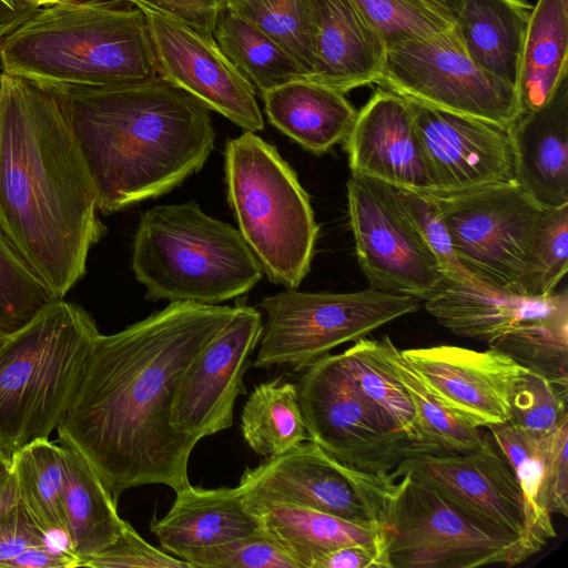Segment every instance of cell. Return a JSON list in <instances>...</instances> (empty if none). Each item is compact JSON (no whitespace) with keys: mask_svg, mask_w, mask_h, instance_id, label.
Returning <instances> with one entry per match:
<instances>
[{"mask_svg":"<svg viewBox=\"0 0 568 568\" xmlns=\"http://www.w3.org/2000/svg\"><path fill=\"white\" fill-rule=\"evenodd\" d=\"M437 9L442 10L450 18L456 19L462 7L463 0H425Z\"/></svg>","mask_w":568,"mask_h":568,"instance_id":"f5cc1de1","label":"cell"},{"mask_svg":"<svg viewBox=\"0 0 568 568\" xmlns=\"http://www.w3.org/2000/svg\"><path fill=\"white\" fill-rule=\"evenodd\" d=\"M315 33L310 80L346 93L377 83L386 48L353 0H306Z\"/></svg>","mask_w":568,"mask_h":568,"instance_id":"7402d4cb","label":"cell"},{"mask_svg":"<svg viewBox=\"0 0 568 568\" xmlns=\"http://www.w3.org/2000/svg\"><path fill=\"white\" fill-rule=\"evenodd\" d=\"M7 337H8V336H7ZM7 337H6V336H0V347L2 346V344L4 343V341H6V338H7Z\"/></svg>","mask_w":568,"mask_h":568,"instance_id":"9f6ffc18","label":"cell"},{"mask_svg":"<svg viewBox=\"0 0 568 568\" xmlns=\"http://www.w3.org/2000/svg\"><path fill=\"white\" fill-rule=\"evenodd\" d=\"M226 9L281 45L311 79L315 33L306 0H227Z\"/></svg>","mask_w":568,"mask_h":568,"instance_id":"8d00e7d4","label":"cell"},{"mask_svg":"<svg viewBox=\"0 0 568 568\" xmlns=\"http://www.w3.org/2000/svg\"><path fill=\"white\" fill-rule=\"evenodd\" d=\"M344 145L352 174L422 192L438 190L408 101L390 90H376L357 111Z\"/></svg>","mask_w":568,"mask_h":568,"instance_id":"ffe728a7","label":"cell"},{"mask_svg":"<svg viewBox=\"0 0 568 568\" xmlns=\"http://www.w3.org/2000/svg\"><path fill=\"white\" fill-rule=\"evenodd\" d=\"M142 11L164 78L244 131L264 129L254 87L214 38L155 11Z\"/></svg>","mask_w":568,"mask_h":568,"instance_id":"e0dca14e","label":"cell"},{"mask_svg":"<svg viewBox=\"0 0 568 568\" xmlns=\"http://www.w3.org/2000/svg\"><path fill=\"white\" fill-rule=\"evenodd\" d=\"M382 525L390 568L510 567L545 547L470 514L410 473L387 484Z\"/></svg>","mask_w":568,"mask_h":568,"instance_id":"ba28073f","label":"cell"},{"mask_svg":"<svg viewBox=\"0 0 568 568\" xmlns=\"http://www.w3.org/2000/svg\"><path fill=\"white\" fill-rule=\"evenodd\" d=\"M192 568H297L262 530L220 545L184 552Z\"/></svg>","mask_w":568,"mask_h":568,"instance_id":"b9f144b4","label":"cell"},{"mask_svg":"<svg viewBox=\"0 0 568 568\" xmlns=\"http://www.w3.org/2000/svg\"><path fill=\"white\" fill-rule=\"evenodd\" d=\"M11 474L19 504L33 523L49 536L57 534L65 538L62 445L49 438L28 444L11 456Z\"/></svg>","mask_w":568,"mask_h":568,"instance_id":"f546056e","label":"cell"},{"mask_svg":"<svg viewBox=\"0 0 568 568\" xmlns=\"http://www.w3.org/2000/svg\"><path fill=\"white\" fill-rule=\"evenodd\" d=\"M501 455L511 467L525 498L528 527L547 544L556 537L551 514L546 507V466L549 435L537 437L507 422L487 426Z\"/></svg>","mask_w":568,"mask_h":568,"instance_id":"e575fe53","label":"cell"},{"mask_svg":"<svg viewBox=\"0 0 568 568\" xmlns=\"http://www.w3.org/2000/svg\"><path fill=\"white\" fill-rule=\"evenodd\" d=\"M386 50L455 27L448 14L425 0H353Z\"/></svg>","mask_w":568,"mask_h":568,"instance_id":"f35d334b","label":"cell"},{"mask_svg":"<svg viewBox=\"0 0 568 568\" xmlns=\"http://www.w3.org/2000/svg\"><path fill=\"white\" fill-rule=\"evenodd\" d=\"M382 355L413 403L423 437L432 450L464 453L477 449L486 436L446 408L422 382L388 336L379 341Z\"/></svg>","mask_w":568,"mask_h":568,"instance_id":"836d02e7","label":"cell"},{"mask_svg":"<svg viewBox=\"0 0 568 568\" xmlns=\"http://www.w3.org/2000/svg\"><path fill=\"white\" fill-rule=\"evenodd\" d=\"M393 186L397 205L417 237L435 257L444 276L474 278L459 263L443 213L429 192Z\"/></svg>","mask_w":568,"mask_h":568,"instance_id":"60d3db41","label":"cell"},{"mask_svg":"<svg viewBox=\"0 0 568 568\" xmlns=\"http://www.w3.org/2000/svg\"><path fill=\"white\" fill-rule=\"evenodd\" d=\"M515 183L545 209L568 205V78L542 108L508 128Z\"/></svg>","mask_w":568,"mask_h":568,"instance_id":"603a6c76","label":"cell"},{"mask_svg":"<svg viewBox=\"0 0 568 568\" xmlns=\"http://www.w3.org/2000/svg\"><path fill=\"white\" fill-rule=\"evenodd\" d=\"M406 100L437 192L515 183V154L507 128Z\"/></svg>","mask_w":568,"mask_h":568,"instance_id":"ac0fdd59","label":"cell"},{"mask_svg":"<svg viewBox=\"0 0 568 568\" xmlns=\"http://www.w3.org/2000/svg\"><path fill=\"white\" fill-rule=\"evenodd\" d=\"M39 8L26 0H0V42Z\"/></svg>","mask_w":568,"mask_h":568,"instance_id":"f907efd6","label":"cell"},{"mask_svg":"<svg viewBox=\"0 0 568 568\" xmlns=\"http://www.w3.org/2000/svg\"><path fill=\"white\" fill-rule=\"evenodd\" d=\"M50 540L51 536L38 527L19 504L0 523V568L23 550Z\"/></svg>","mask_w":568,"mask_h":568,"instance_id":"7dc6e473","label":"cell"},{"mask_svg":"<svg viewBox=\"0 0 568 568\" xmlns=\"http://www.w3.org/2000/svg\"><path fill=\"white\" fill-rule=\"evenodd\" d=\"M241 433L248 447L265 458L308 440L296 384L277 377L256 385L241 413Z\"/></svg>","mask_w":568,"mask_h":568,"instance_id":"4dcf8cb0","label":"cell"},{"mask_svg":"<svg viewBox=\"0 0 568 568\" xmlns=\"http://www.w3.org/2000/svg\"><path fill=\"white\" fill-rule=\"evenodd\" d=\"M402 354L436 399L471 426L508 420L511 393L525 367L507 354L490 346L478 352L452 345Z\"/></svg>","mask_w":568,"mask_h":568,"instance_id":"d6986e66","label":"cell"},{"mask_svg":"<svg viewBox=\"0 0 568 568\" xmlns=\"http://www.w3.org/2000/svg\"><path fill=\"white\" fill-rule=\"evenodd\" d=\"M79 567L90 568H192L146 542L126 521L118 539L95 554L80 558Z\"/></svg>","mask_w":568,"mask_h":568,"instance_id":"ee69618b","label":"cell"},{"mask_svg":"<svg viewBox=\"0 0 568 568\" xmlns=\"http://www.w3.org/2000/svg\"><path fill=\"white\" fill-rule=\"evenodd\" d=\"M94 320L59 298L0 347V453L9 458L57 429L94 341Z\"/></svg>","mask_w":568,"mask_h":568,"instance_id":"8992f818","label":"cell"},{"mask_svg":"<svg viewBox=\"0 0 568 568\" xmlns=\"http://www.w3.org/2000/svg\"><path fill=\"white\" fill-rule=\"evenodd\" d=\"M2 71L42 85H110L162 75L145 14L126 0L40 7L0 42Z\"/></svg>","mask_w":568,"mask_h":568,"instance_id":"277c9868","label":"cell"},{"mask_svg":"<svg viewBox=\"0 0 568 568\" xmlns=\"http://www.w3.org/2000/svg\"><path fill=\"white\" fill-rule=\"evenodd\" d=\"M227 200L239 231L273 283L296 288L318 235L310 196L276 148L244 131L225 146Z\"/></svg>","mask_w":568,"mask_h":568,"instance_id":"52a82bcc","label":"cell"},{"mask_svg":"<svg viewBox=\"0 0 568 568\" xmlns=\"http://www.w3.org/2000/svg\"><path fill=\"white\" fill-rule=\"evenodd\" d=\"M567 393L568 385L525 367L511 393L507 423L529 435L546 437L568 420Z\"/></svg>","mask_w":568,"mask_h":568,"instance_id":"ab89813d","label":"cell"},{"mask_svg":"<svg viewBox=\"0 0 568 568\" xmlns=\"http://www.w3.org/2000/svg\"><path fill=\"white\" fill-rule=\"evenodd\" d=\"M94 184L52 94L0 73V227L59 297L105 234Z\"/></svg>","mask_w":568,"mask_h":568,"instance_id":"7a4b0ae2","label":"cell"},{"mask_svg":"<svg viewBox=\"0 0 568 568\" xmlns=\"http://www.w3.org/2000/svg\"><path fill=\"white\" fill-rule=\"evenodd\" d=\"M59 297L0 227V336H9Z\"/></svg>","mask_w":568,"mask_h":568,"instance_id":"74e56055","label":"cell"},{"mask_svg":"<svg viewBox=\"0 0 568 568\" xmlns=\"http://www.w3.org/2000/svg\"><path fill=\"white\" fill-rule=\"evenodd\" d=\"M313 568H390L384 545H349L327 551Z\"/></svg>","mask_w":568,"mask_h":568,"instance_id":"c3c4849f","label":"cell"},{"mask_svg":"<svg viewBox=\"0 0 568 568\" xmlns=\"http://www.w3.org/2000/svg\"><path fill=\"white\" fill-rule=\"evenodd\" d=\"M213 38L260 95L284 83L307 79L281 45L227 9L220 13Z\"/></svg>","mask_w":568,"mask_h":568,"instance_id":"1f68e13d","label":"cell"},{"mask_svg":"<svg viewBox=\"0 0 568 568\" xmlns=\"http://www.w3.org/2000/svg\"><path fill=\"white\" fill-rule=\"evenodd\" d=\"M150 530L165 552H184L220 545L260 531L239 487L205 489L191 484L175 490V499L162 518L150 521Z\"/></svg>","mask_w":568,"mask_h":568,"instance_id":"d4e9b609","label":"cell"},{"mask_svg":"<svg viewBox=\"0 0 568 568\" xmlns=\"http://www.w3.org/2000/svg\"><path fill=\"white\" fill-rule=\"evenodd\" d=\"M404 473L487 523L544 544L528 527L525 498L511 467L487 436L481 447L469 452L415 450L389 475L397 479Z\"/></svg>","mask_w":568,"mask_h":568,"instance_id":"2e32d148","label":"cell"},{"mask_svg":"<svg viewBox=\"0 0 568 568\" xmlns=\"http://www.w3.org/2000/svg\"><path fill=\"white\" fill-rule=\"evenodd\" d=\"M377 84L406 99L507 129L520 114L516 88L468 55L456 26L387 49Z\"/></svg>","mask_w":568,"mask_h":568,"instance_id":"8fae6325","label":"cell"},{"mask_svg":"<svg viewBox=\"0 0 568 568\" xmlns=\"http://www.w3.org/2000/svg\"><path fill=\"white\" fill-rule=\"evenodd\" d=\"M531 10L526 0H463L455 19L468 55L515 88Z\"/></svg>","mask_w":568,"mask_h":568,"instance_id":"4316f807","label":"cell"},{"mask_svg":"<svg viewBox=\"0 0 568 568\" xmlns=\"http://www.w3.org/2000/svg\"><path fill=\"white\" fill-rule=\"evenodd\" d=\"M234 307L170 302L124 329L94 341L58 427L113 499L142 485L187 486L197 444L171 423L175 387L191 362L224 328Z\"/></svg>","mask_w":568,"mask_h":568,"instance_id":"6da1fadb","label":"cell"},{"mask_svg":"<svg viewBox=\"0 0 568 568\" xmlns=\"http://www.w3.org/2000/svg\"><path fill=\"white\" fill-rule=\"evenodd\" d=\"M43 87L74 136L103 215L170 192L199 172L214 148L209 109L163 75Z\"/></svg>","mask_w":568,"mask_h":568,"instance_id":"3957f363","label":"cell"},{"mask_svg":"<svg viewBox=\"0 0 568 568\" xmlns=\"http://www.w3.org/2000/svg\"><path fill=\"white\" fill-rule=\"evenodd\" d=\"M568 2L538 0L525 33L516 91L520 113L546 105L568 78Z\"/></svg>","mask_w":568,"mask_h":568,"instance_id":"83f0119b","label":"cell"},{"mask_svg":"<svg viewBox=\"0 0 568 568\" xmlns=\"http://www.w3.org/2000/svg\"><path fill=\"white\" fill-rule=\"evenodd\" d=\"M296 386L310 439L337 462L388 475L406 456L425 450L390 426L348 375L338 354L306 367Z\"/></svg>","mask_w":568,"mask_h":568,"instance_id":"7c38bea8","label":"cell"},{"mask_svg":"<svg viewBox=\"0 0 568 568\" xmlns=\"http://www.w3.org/2000/svg\"><path fill=\"white\" fill-rule=\"evenodd\" d=\"M392 479L389 474L348 467L308 439L265 458L254 468L247 467L237 486L267 498L383 527L385 491Z\"/></svg>","mask_w":568,"mask_h":568,"instance_id":"5bb4252c","label":"cell"},{"mask_svg":"<svg viewBox=\"0 0 568 568\" xmlns=\"http://www.w3.org/2000/svg\"><path fill=\"white\" fill-rule=\"evenodd\" d=\"M79 564V558L67 546L55 548L49 542L23 550L2 568H77Z\"/></svg>","mask_w":568,"mask_h":568,"instance_id":"681fc988","label":"cell"},{"mask_svg":"<svg viewBox=\"0 0 568 568\" xmlns=\"http://www.w3.org/2000/svg\"><path fill=\"white\" fill-rule=\"evenodd\" d=\"M568 420L549 435L546 466V507L549 514L568 516Z\"/></svg>","mask_w":568,"mask_h":568,"instance_id":"bcb514c9","label":"cell"},{"mask_svg":"<svg viewBox=\"0 0 568 568\" xmlns=\"http://www.w3.org/2000/svg\"><path fill=\"white\" fill-rule=\"evenodd\" d=\"M141 9H149L175 19L205 37L213 38L220 13L227 0H126Z\"/></svg>","mask_w":568,"mask_h":568,"instance_id":"f6af8a7d","label":"cell"},{"mask_svg":"<svg viewBox=\"0 0 568 568\" xmlns=\"http://www.w3.org/2000/svg\"><path fill=\"white\" fill-rule=\"evenodd\" d=\"M535 296L554 293L568 270V205L544 209L535 247Z\"/></svg>","mask_w":568,"mask_h":568,"instance_id":"7bdbcfd3","label":"cell"},{"mask_svg":"<svg viewBox=\"0 0 568 568\" xmlns=\"http://www.w3.org/2000/svg\"><path fill=\"white\" fill-rule=\"evenodd\" d=\"M266 314L256 368L302 371L335 347L356 342L381 326L415 313L413 296L368 288L352 293H304L287 288L261 302Z\"/></svg>","mask_w":568,"mask_h":568,"instance_id":"30bf717a","label":"cell"},{"mask_svg":"<svg viewBox=\"0 0 568 568\" xmlns=\"http://www.w3.org/2000/svg\"><path fill=\"white\" fill-rule=\"evenodd\" d=\"M26 1H29V2L38 4L39 7H42V6H48V4H53V3L70 1V0H26Z\"/></svg>","mask_w":568,"mask_h":568,"instance_id":"11a10c76","label":"cell"},{"mask_svg":"<svg viewBox=\"0 0 568 568\" xmlns=\"http://www.w3.org/2000/svg\"><path fill=\"white\" fill-rule=\"evenodd\" d=\"M19 505L12 474L0 484V523Z\"/></svg>","mask_w":568,"mask_h":568,"instance_id":"816d5d0a","label":"cell"},{"mask_svg":"<svg viewBox=\"0 0 568 568\" xmlns=\"http://www.w3.org/2000/svg\"><path fill=\"white\" fill-rule=\"evenodd\" d=\"M463 267L484 284L535 296V247L544 209L516 183L429 192Z\"/></svg>","mask_w":568,"mask_h":568,"instance_id":"9c48e42d","label":"cell"},{"mask_svg":"<svg viewBox=\"0 0 568 568\" xmlns=\"http://www.w3.org/2000/svg\"><path fill=\"white\" fill-rule=\"evenodd\" d=\"M261 97L270 123L316 155L344 142L357 115L345 93L310 79L284 83Z\"/></svg>","mask_w":568,"mask_h":568,"instance_id":"484cf974","label":"cell"},{"mask_svg":"<svg viewBox=\"0 0 568 568\" xmlns=\"http://www.w3.org/2000/svg\"><path fill=\"white\" fill-rule=\"evenodd\" d=\"M566 2H568V0H565Z\"/></svg>","mask_w":568,"mask_h":568,"instance_id":"6f0895ef","label":"cell"},{"mask_svg":"<svg viewBox=\"0 0 568 568\" xmlns=\"http://www.w3.org/2000/svg\"><path fill=\"white\" fill-rule=\"evenodd\" d=\"M347 205L357 260L371 288L429 298L445 276L402 214L393 186L352 174Z\"/></svg>","mask_w":568,"mask_h":568,"instance_id":"4fadbf2b","label":"cell"},{"mask_svg":"<svg viewBox=\"0 0 568 568\" xmlns=\"http://www.w3.org/2000/svg\"><path fill=\"white\" fill-rule=\"evenodd\" d=\"M132 270L149 301L211 305L247 293L264 273L240 231L195 201L158 205L141 216Z\"/></svg>","mask_w":568,"mask_h":568,"instance_id":"5b68a950","label":"cell"},{"mask_svg":"<svg viewBox=\"0 0 568 568\" xmlns=\"http://www.w3.org/2000/svg\"><path fill=\"white\" fill-rule=\"evenodd\" d=\"M11 474V458L0 453V484L9 478Z\"/></svg>","mask_w":568,"mask_h":568,"instance_id":"db71d44e","label":"cell"},{"mask_svg":"<svg viewBox=\"0 0 568 568\" xmlns=\"http://www.w3.org/2000/svg\"><path fill=\"white\" fill-rule=\"evenodd\" d=\"M338 355L348 375L390 426L412 443L432 450L423 437L407 390L382 355L379 341L363 337Z\"/></svg>","mask_w":568,"mask_h":568,"instance_id":"d6a6232c","label":"cell"},{"mask_svg":"<svg viewBox=\"0 0 568 568\" xmlns=\"http://www.w3.org/2000/svg\"><path fill=\"white\" fill-rule=\"evenodd\" d=\"M239 487V486H237ZM260 529L297 568H313L318 557L349 545H384L383 527L354 523L308 507L267 498L239 487Z\"/></svg>","mask_w":568,"mask_h":568,"instance_id":"cb8c5ba5","label":"cell"},{"mask_svg":"<svg viewBox=\"0 0 568 568\" xmlns=\"http://www.w3.org/2000/svg\"><path fill=\"white\" fill-rule=\"evenodd\" d=\"M60 444L64 454L65 544L80 560L114 542L126 521L119 516L118 503L94 468L77 450Z\"/></svg>","mask_w":568,"mask_h":568,"instance_id":"f1b7e54d","label":"cell"},{"mask_svg":"<svg viewBox=\"0 0 568 568\" xmlns=\"http://www.w3.org/2000/svg\"><path fill=\"white\" fill-rule=\"evenodd\" d=\"M263 329L261 313L236 305L230 322L191 362L174 392L170 423L199 443L233 424L234 405L246 393L243 377Z\"/></svg>","mask_w":568,"mask_h":568,"instance_id":"9a60e30c","label":"cell"},{"mask_svg":"<svg viewBox=\"0 0 568 568\" xmlns=\"http://www.w3.org/2000/svg\"><path fill=\"white\" fill-rule=\"evenodd\" d=\"M568 305V292L528 296L500 290L475 278L444 277L439 288L424 301L436 321L460 337L490 345L521 322L542 317Z\"/></svg>","mask_w":568,"mask_h":568,"instance_id":"44dd1931","label":"cell"},{"mask_svg":"<svg viewBox=\"0 0 568 568\" xmlns=\"http://www.w3.org/2000/svg\"><path fill=\"white\" fill-rule=\"evenodd\" d=\"M489 346L529 371L568 385V305L521 322Z\"/></svg>","mask_w":568,"mask_h":568,"instance_id":"d590c367","label":"cell"}]
</instances>
